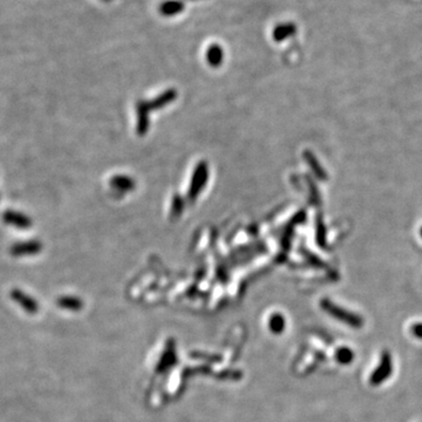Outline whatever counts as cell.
<instances>
[{"label": "cell", "instance_id": "1", "mask_svg": "<svg viewBox=\"0 0 422 422\" xmlns=\"http://www.w3.org/2000/svg\"><path fill=\"white\" fill-rule=\"evenodd\" d=\"M321 307L325 310L327 313H330L331 316H334L337 320L345 322V324L349 325L351 327L354 328H360L364 325V319L360 316L355 315L347 311V310H343V307L334 305L333 303H331L330 300H322Z\"/></svg>", "mask_w": 422, "mask_h": 422}, {"label": "cell", "instance_id": "2", "mask_svg": "<svg viewBox=\"0 0 422 422\" xmlns=\"http://www.w3.org/2000/svg\"><path fill=\"white\" fill-rule=\"evenodd\" d=\"M392 370H393V364H392V357L390 352L385 351L382 352L381 359H380L379 366L373 370V373L370 374L369 382L372 386H379L382 382L386 381L390 378L392 374Z\"/></svg>", "mask_w": 422, "mask_h": 422}, {"label": "cell", "instance_id": "3", "mask_svg": "<svg viewBox=\"0 0 422 422\" xmlns=\"http://www.w3.org/2000/svg\"><path fill=\"white\" fill-rule=\"evenodd\" d=\"M12 298H13V299L16 300L26 312L31 313V315H34V313L38 312V309H39L38 304L35 303L31 297L24 294L21 291L14 290L12 292Z\"/></svg>", "mask_w": 422, "mask_h": 422}, {"label": "cell", "instance_id": "4", "mask_svg": "<svg viewBox=\"0 0 422 422\" xmlns=\"http://www.w3.org/2000/svg\"><path fill=\"white\" fill-rule=\"evenodd\" d=\"M185 8L183 2L177 1V0H169V1L162 2L159 6V12L165 17L169 16H175V14L181 13Z\"/></svg>", "mask_w": 422, "mask_h": 422}, {"label": "cell", "instance_id": "5", "mask_svg": "<svg viewBox=\"0 0 422 422\" xmlns=\"http://www.w3.org/2000/svg\"><path fill=\"white\" fill-rule=\"evenodd\" d=\"M336 359L338 363L343 365H348L353 361L354 359V353L351 348L348 347H342L337 351L336 353Z\"/></svg>", "mask_w": 422, "mask_h": 422}, {"label": "cell", "instance_id": "6", "mask_svg": "<svg viewBox=\"0 0 422 422\" xmlns=\"http://www.w3.org/2000/svg\"><path fill=\"white\" fill-rule=\"evenodd\" d=\"M58 304L61 307H63V309L73 310V311H78V310H80L81 306H82V304H81V301L79 299H75V298H71V297L60 298Z\"/></svg>", "mask_w": 422, "mask_h": 422}, {"label": "cell", "instance_id": "7", "mask_svg": "<svg viewBox=\"0 0 422 422\" xmlns=\"http://www.w3.org/2000/svg\"><path fill=\"white\" fill-rule=\"evenodd\" d=\"M294 32V26L292 24H285V25H279L274 29V38L276 39H284L286 35L292 34Z\"/></svg>", "mask_w": 422, "mask_h": 422}, {"label": "cell", "instance_id": "8", "mask_svg": "<svg viewBox=\"0 0 422 422\" xmlns=\"http://www.w3.org/2000/svg\"><path fill=\"white\" fill-rule=\"evenodd\" d=\"M411 331L418 339H422V322H418V324L413 325Z\"/></svg>", "mask_w": 422, "mask_h": 422}, {"label": "cell", "instance_id": "9", "mask_svg": "<svg viewBox=\"0 0 422 422\" xmlns=\"http://www.w3.org/2000/svg\"><path fill=\"white\" fill-rule=\"evenodd\" d=\"M283 327H284V320H283V318H280V316H277V318L272 319V328L276 331H282Z\"/></svg>", "mask_w": 422, "mask_h": 422}, {"label": "cell", "instance_id": "10", "mask_svg": "<svg viewBox=\"0 0 422 422\" xmlns=\"http://www.w3.org/2000/svg\"><path fill=\"white\" fill-rule=\"evenodd\" d=\"M104 1H110V0H104Z\"/></svg>", "mask_w": 422, "mask_h": 422}]
</instances>
